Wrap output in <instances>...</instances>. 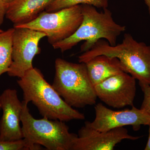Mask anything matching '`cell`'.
<instances>
[{"label": "cell", "mask_w": 150, "mask_h": 150, "mask_svg": "<svg viewBox=\"0 0 150 150\" xmlns=\"http://www.w3.org/2000/svg\"><path fill=\"white\" fill-rule=\"evenodd\" d=\"M17 82L22 91L23 100L32 102L43 117L65 122L85 118L83 113L65 102L37 68L28 71Z\"/></svg>", "instance_id": "obj_1"}, {"label": "cell", "mask_w": 150, "mask_h": 150, "mask_svg": "<svg viewBox=\"0 0 150 150\" xmlns=\"http://www.w3.org/2000/svg\"><path fill=\"white\" fill-rule=\"evenodd\" d=\"M105 55L117 58L123 72L139 81V85H150V45L138 42L129 33H125L122 43L111 46L100 39L88 51L79 57V63H85L96 56Z\"/></svg>", "instance_id": "obj_2"}, {"label": "cell", "mask_w": 150, "mask_h": 150, "mask_svg": "<svg viewBox=\"0 0 150 150\" xmlns=\"http://www.w3.org/2000/svg\"><path fill=\"white\" fill-rule=\"evenodd\" d=\"M83 20L79 27L71 36L52 45L62 52L71 49L82 41L81 52L88 51L98 40L104 39L111 46L116 45L117 38L125 31L126 27L116 23L111 12L107 8L99 12L89 5H81Z\"/></svg>", "instance_id": "obj_3"}, {"label": "cell", "mask_w": 150, "mask_h": 150, "mask_svg": "<svg viewBox=\"0 0 150 150\" xmlns=\"http://www.w3.org/2000/svg\"><path fill=\"white\" fill-rule=\"evenodd\" d=\"M52 86L71 107L83 108L96 103L97 96L85 63L76 64L56 59Z\"/></svg>", "instance_id": "obj_4"}, {"label": "cell", "mask_w": 150, "mask_h": 150, "mask_svg": "<svg viewBox=\"0 0 150 150\" xmlns=\"http://www.w3.org/2000/svg\"><path fill=\"white\" fill-rule=\"evenodd\" d=\"M21 116L23 139L30 150H41V146L48 150H72L77 134L71 133L64 121L43 117L35 119L31 115L27 103L23 100Z\"/></svg>", "instance_id": "obj_5"}, {"label": "cell", "mask_w": 150, "mask_h": 150, "mask_svg": "<svg viewBox=\"0 0 150 150\" xmlns=\"http://www.w3.org/2000/svg\"><path fill=\"white\" fill-rule=\"evenodd\" d=\"M83 20L81 5L48 12L43 11L33 21L14 27H23L43 33L51 45L70 37Z\"/></svg>", "instance_id": "obj_6"}, {"label": "cell", "mask_w": 150, "mask_h": 150, "mask_svg": "<svg viewBox=\"0 0 150 150\" xmlns=\"http://www.w3.org/2000/svg\"><path fill=\"white\" fill-rule=\"evenodd\" d=\"M13 36L12 62L7 74L11 77H22L33 68L34 57L40 53V40L43 33L23 27H14Z\"/></svg>", "instance_id": "obj_7"}, {"label": "cell", "mask_w": 150, "mask_h": 150, "mask_svg": "<svg viewBox=\"0 0 150 150\" xmlns=\"http://www.w3.org/2000/svg\"><path fill=\"white\" fill-rule=\"evenodd\" d=\"M96 116L92 122L86 121L85 125L100 131L131 126L134 131L140 130L141 126H149L150 115L134 105L131 109L114 110L107 108L102 103L95 106Z\"/></svg>", "instance_id": "obj_8"}, {"label": "cell", "mask_w": 150, "mask_h": 150, "mask_svg": "<svg viewBox=\"0 0 150 150\" xmlns=\"http://www.w3.org/2000/svg\"><path fill=\"white\" fill-rule=\"evenodd\" d=\"M136 79L123 72L95 86L97 98L110 107L120 108L134 105Z\"/></svg>", "instance_id": "obj_9"}, {"label": "cell", "mask_w": 150, "mask_h": 150, "mask_svg": "<svg viewBox=\"0 0 150 150\" xmlns=\"http://www.w3.org/2000/svg\"><path fill=\"white\" fill-rule=\"evenodd\" d=\"M123 127L100 131L85 125L79 130L72 150H112L123 140H137Z\"/></svg>", "instance_id": "obj_10"}, {"label": "cell", "mask_w": 150, "mask_h": 150, "mask_svg": "<svg viewBox=\"0 0 150 150\" xmlns=\"http://www.w3.org/2000/svg\"><path fill=\"white\" fill-rule=\"evenodd\" d=\"M3 114L0 120V141H12L23 138L20 126L22 102L14 89H6L0 95Z\"/></svg>", "instance_id": "obj_11"}, {"label": "cell", "mask_w": 150, "mask_h": 150, "mask_svg": "<svg viewBox=\"0 0 150 150\" xmlns=\"http://www.w3.org/2000/svg\"><path fill=\"white\" fill-rule=\"evenodd\" d=\"M54 0H14L8 5L6 17L13 26L26 24L37 17Z\"/></svg>", "instance_id": "obj_12"}, {"label": "cell", "mask_w": 150, "mask_h": 150, "mask_svg": "<svg viewBox=\"0 0 150 150\" xmlns=\"http://www.w3.org/2000/svg\"><path fill=\"white\" fill-rule=\"evenodd\" d=\"M85 64L89 77L94 86L108 78L123 72L117 58L105 55L96 56Z\"/></svg>", "instance_id": "obj_13"}, {"label": "cell", "mask_w": 150, "mask_h": 150, "mask_svg": "<svg viewBox=\"0 0 150 150\" xmlns=\"http://www.w3.org/2000/svg\"><path fill=\"white\" fill-rule=\"evenodd\" d=\"M14 30L13 27L0 32V77L8 71L12 62Z\"/></svg>", "instance_id": "obj_14"}, {"label": "cell", "mask_w": 150, "mask_h": 150, "mask_svg": "<svg viewBox=\"0 0 150 150\" xmlns=\"http://www.w3.org/2000/svg\"><path fill=\"white\" fill-rule=\"evenodd\" d=\"M108 0H54L46 8V11L53 12L79 5H89L97 8L105 9L108 6Z\"/></svg>", "instance_id": "obj_15"}, {"label": "cell", "mask_w": 150, "mask_h": 150, "mask_svg": "<svg viewBox=\"0 0 150 150\" xmlns=\"http://www.w3.org/2000/svg\"><path fill=\"white\" fill-rule=\"evenodd\" d=\"M0 150H30L24 139L12 141H0Z\"/></svg>", "instance_id": "obj_16"}, {"label": "cell", "mask_w": 150, "mask_h": 150, "mask_svg": "<svg viewBox=\"0 0 150 150\" xmlns=\"http://www.w3.org/2000/svg\"><path fill=\"white\" fill-rule=\"evenodd\" d=\"M139 86L144 93V99L140 108L150 115V85Z\"/></svg>", "instance_id": "obj_17"}, {"label": "cell", "mask_w": 150, "mask_h": 150, "mask_svg": "<svg viewBox=\"0 0 150 150\" xmlns=\"http://www.w3.org/2000/svg\"><path fill=\"white\" fill-rule=\"evenodd\" d=\"M8 4L3 0H0V27L2 25L4 19L6 17Z\"/></svg>", "instance_id": "obj_18"}, {"label": "cell", "mask_w": 150, "mask_h": 150, "mask_svg": "<svg viewBox=\"0 0 150 150\" xmlns=\"http://www.w3.org/2000/svg\"><path fill=\"white\" fill-rule=\"evenodd\" d=\"M149 126V137H148L147 142L145 148V150H150V125Z\"/></svg>", "instance_id": "obj_19"}, {"label": "cell", "mask_w": 150, "mask_h": 150, "mask_svg": "<svg viewBox=\"0 0 150 150\" xmlns=\"http://www.w3.org/2000/svg\"><path fill=\"white\" fill-rule=\"evenodd\" d=\"M144 1L146 5L147 6L150 16V0H144Z\"/></svg>", "instance_id": "obj_20"}, {"label": "cell", "mask_w": 150, "mask_h": 150, "mask_svg": "<svg viewBox=\"0 0 150 150\" xmlns=\"http://www.w3.org/2000/svg\"><path fill=\"white\" fill-rule=\"evenodd\" d=\"M3 1L8 5L9 4H11V3L14 0H3Z\"/></svg>", "instance_id": "obj_21"}, {"label": "cell", "mask_w": 150, "mask_h": 150, "mask_svg": "<svg viewBox=\"0 0 150 150\" xmlns=\"http://www.w3.org/2000/svg\"><path fill=\"white\" fill-rule=\"evenodd\" d=\"M3 31V30H2L1 29H0V32H2Z\"/></svg>", "instance_id": "obj_22"}, {"label": "cell", "mask_w": 150, "mask_h": 150, "mask_svg": "<svg viewBox=\"0 0 150 150\" xmlns=\"http://www.w3.org/2000/svg\"><path fill=\"white\" fill-rule=\"evenodd\" d=\"M1 105H0V110H1Z\"/></svg>", "instance_id": "obj_23"}]
</instances>
